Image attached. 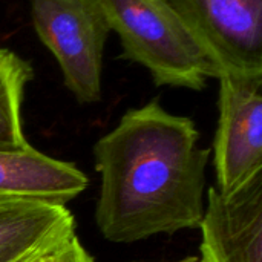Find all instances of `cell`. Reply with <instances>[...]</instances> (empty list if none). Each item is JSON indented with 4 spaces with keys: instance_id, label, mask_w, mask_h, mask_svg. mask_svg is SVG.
<instances>
[{
    "instance_id": "obj_5",
    "label": "cell",
    "mask_w": 262,
    "mask_h": 262,
    "mask_svg": "<svg viewBox=\"0 0 262 262\" xmlns=\"http://www.w3.org/2000/svg\"><path fill=\"white\" fill-rule=\"evenodd\" d=\"M218 80L215 187L227 195L262 173V74H223Z\"/></svg>"
},
{
    "instance_id": "obj_12",
    "label": "cell",
    "mask_w": 262,
    "mask_h": 262,
    "mask_svg": "<svg viewBox=\"0 0 262 262\" xmlns=\"http://www.w3.org/2000/svg\"><path fill=\"white\" fill-rule=\"evenodd\" d=\"M181 262H206V261H203L201 258H192V259H186V261H181Z\"/></svg>"
},
{
    "instance_id": "obj_7",
    "label": "cell",
    "mask_w": 262,
    "mask_h": 262,
    "mask_svg": "<svg viewBox=\"0 0 262 262\" xmlns=\"http://www.w3.org/2000/svg\"><path fill=\"white\" fill-rule=\"evenodd\" d=\"M75 233L66 206L0 200V262H29L60 249Z\"/></svg>"
},
{
    "instance_id": "obj_8",
    "label": "cell",
    "mask_w": 262,
    "mask_h": 262,
    "mask_svg": "<svg viewBox=\"0 0 262 262\" xmlns=\"http://www.w3.org/2000/svg\"><path fill=\"white\" fill-rule=\"evenodd\" d=\"M88 187V177L72 163L31 147L0 152V200H29L66 206Z\"/></svg>"
},
{
    "instance_id": "obj_10",
    "label": "cell",
    "mask_w": 262,
    "mask_h": 262,
    "mask_svg": "<svg viewBox=\"0 0 262 262\" xmlns=\"http://www.w3.org/2000/svg\"><path fill=\"white\" fill-rule=\"evenodd\" d=\"M55 262H94V258L83 247L77 235L74 233L57 252Z\"/></svg>"
},
{
    "instance_id": "obj_1",
    "label": "cell",
    "mask_w": 262,
    "mask_h": 262,
    "mask_svg": "<svg viewBox=\"0 0 262 262\" xmlns=\"http://www.w3.org/2000/svg\"><path fill=\"white\" fill-rule=\"evenodd\" d=\"M198 141L189 117L152 100L95 143V221L104 239L127 244L200 229L210 150Z\"/></svg>"
},
{
    "instance_id": "obj_9",
    "label": "cell",
    "mask_w": 262,
    "mask_h": 262,
    "mask_svg": "<svg viewBox=\"0 0 262 262\" xmlns=\"http://www.w3.org/2000/svg\"><path fill=\"white\" fill-rule=\"evenodd\" d=\"M32 75L31 63L0 48V152H23L32 147L21 123L25 88Z\"/></svg>"
},
{
    "instance_id": "obj_11",
    "label": "cell",
    "mask_w": 262,
    "mask_h": 262,
    "mask_svg": "<svg viewBox=\"0 0 262 262\" xmlns=\"http://www.w3.org/2000/svg\"><path fill=\"white\" fill-rule=\"evenodd\" d=\"M57 252H58V249L54 250V252H49V253H46V255H41V256H38V258H35V259H32V261L29 262H55Z\"/></svg>"
},
{
    "instance_id": "obj_6",
    "label": "cell",
    "mask_w": 262,
    "mask_h": 262,
    "mask_svg": "<svg viewBox=\"0 0 262 262\" xmlns=\"http://www.w3.org/2000/svg\"><path fill=\"white\" fill-rule=\"evenodd\" d=\"M200 229L203 261L262 262V173L227 195L210 187Z\"/></svg>"
},
{
    "instance_id": "obj_4",
    "label": "cell",
    "mask_w": 262,
    "mask_h": 262,
    "mask_svg": "<svg viewBox=\"0 0 262 262\" xmlns=\"http://www.w3.org/2000/svg\"><path fill=\"white\" fill-rule=\"evenodd\" d=\"M157 2L193 35L221 75H261L262 0Z\"/></svg>"
},
{
    "instance_id": "obj_2",
    "label": "cell",
    "mask_w": 262,
    "mask_h": 262,
    "mask_svg": "<svg viewBox=\"0 0 262 262\" xmlns=\"http://www.w3.org/2000/svg\"><path fill=\"white\" fill-rule=\"evenodd\" d=\"M123 57L144 66L157 86L201 91L221 75L181 21L157 0H101Z\"/></svg>"
},
{
    "instance_id": "obj_3",
    "label": "cell",
    "mask_w": 262,
    "mask_h": 262,
    "mask_svg": "<svg viewBox=\"0 0 262 262\" xmlns=\"http://www.w3.org/2000/svg\"><path fill=\"white\" fill-rule=\"evenodd\" d=\"M40 41L57 60L80 103L101 100L103 55L111 25L101 0H29Z\"/></svg>"
}]
</instances>
